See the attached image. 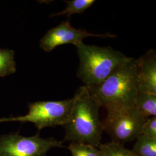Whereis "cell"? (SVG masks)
<instances>
[{"label":"cell","mask_w":156,"mask_h":156,"mask_svg":"<svg viewBox=\"0 0 156 156\" xmlns=\"http://www.w3.org/2000/svg\"><path fill=\"white\" fill-rule=\"evenodd\" d=\"M73 98L69 117L63 126L64 140L98 147L104 131L100 119V103L86 86L80 87Z\"/></svg>","instance_id":"obj_1"},{"label":"cell","mask_w":156,"mask_h":156,"mask_svg":"<svg viewBox=\"0 0 156 156\" xmlns=\"http://www.w3.org/2000/svg\"><path fill=\"white\" fill-rule=\"evenodd\" d=\"M98 149L101 156H137L133 151L125 148L122 144L113 141L100 144Z\"/></svg>","instance_id":"obj_13"},{"label":"cell","mask_w":156,"mask_h":156,"mask_svg":"<svg viewBox=\"0 0 156 156\" xmlns=\"http://www.w3.org/2000/svg\"><path fill=\"white\" fill-rule=\"evenodd\" d=\"M134 107L145 117L156 116V94L138 91L134 101Z\"/></svg>","instance_id":"obj_9"},{"label":"cell","mask_w":156,"mask_h":156,"mask_svg":"<svg viewBox=\"0 0 156 156\" xmlns=\"http://www.w3.org/2000/svg\"><path fill=\"white\" fill-rule=\"evenodd\" d=\"M73 98L62 101H37L28 105V113L22 116L1 118L0 123L31 122L40 131L46 127L64 126L67 123L73 106Z\"/></svg>","instance_id":"obj_4"},{"label":"cell","mask_w":156,"mask_h":156,"mask_svg":"<svg viewBox=\"0 0 156 156\" xmlns=\"http://www.w3.org/2000/svg\"><path fill=\"white\" fill-rule=\"evenodd\" d=\"M137 156H156V139L140 135L132 150Z\"/></svg>","instance_id":"obj_10"},{"label":"cell","mask_w":156,"mask_h":156,"mask_svg":"<svg viewBox=\"0 0 156 156\" xmlns=\"http://www.w3.org/2000/svg\"><path fill=\"white\" fill-rule=\"evenodd\" d=\"M97 37L101 38H116L115 34L107 33L96 34L88 33L85 30L73 28L69 23V20L64 21L59 25L49 30L41 39L39 46L46 52H50L56 47L66 44L75 46L83 42L86 38Z\"/></svg>","instance_id":"obj_7"},{"label":"cell","mask_w":156,"mask_h":156,"mask_svg":"<svg viewBox=\"0 0 156 156\" xmlns=\"http://www.w3.org/2000/svg\"><path fill=\"white\" fill-rule=\"evenodd\" d=\"M147 118L141 115L134 107L108 113L102 122L104 130L113 142L123 145L133 141L141 135L142 126Z\"/></svg>","instance_id":"obj_5"},{"label":"cell","mask_w":156,"mask_h":156,"mask_svg":"<svg viewBox=\"0 0 156 156\" xmlns=\"http://www.w3.org/2000/svg\"><path fill=\"white\" fill-rule=\"evenodd\" d=\"M136 71V60L131 57L101 83L87 87L108 113L130 108L138 92Z\"/></svg>","instance_id":"obj_2"},{"label":"cell","mask_w":156,"mask_h":156,"mask_svg":"<svg viewBox=\"0 0 156 156\" xmlns=\"http://www.w3.org/2000/svg\"><path fill=\"white\" fill-rule=\"evenodd\" d=\"M68 149L73 156H101L98 147L87 144L71 142Z\"/></svg>","instance_id":"obj_14"},{"label":"cell","mask_w":156,"mask_h":156,"mask_svg":"<svg viewBox=\"0 0 156 156\" xmlns=\"http://www.w3.org/2000/svg\"><path fill=\"white\" fill-rule=\"evenodd\" d=\"M14 51L0 49V76L4 77L16 72Z\"/></svg>","instance_id":"obj_12"},{"label":"cell","mask_w":156,"mask_h":156,"mask_svg":"<svg viewBox=\"0 0 156 156\" xmlns=\"http://www.w3.org/2000/svg\"><path fill=\"white\" fill-rule=\"evenodd\" d=\"M67 6L64 10L57 13H55L51 16H58L66 15L70 16L73 14H82L92 5L95 1L94 0H70L65 1Z\"/></svg>","instance_id":"obj_11"},{"label":"cell","mask_w":156,"mask_h":156,"mask_svg":"<svg viewBox=\"0 0 156 156\" xmlns=\"http://www.w3.org/2000/svg\"><path fill=\"white\" fill-rule=\"evenodd\" d=\"M62 147V141L53 138H42L39 133L29 137L18 133L0 137V156H46L50 149Z\"/></svg>","instance_id":"obj_6"},{"label":"cell","mask_w":156,"mask_h":156,"mask_svg":"<svg viewBox=\"0 0 156 156\" xmlns=\"http://www.w3.org/2000/svg\"><path fill=\"white\" fill-rule=\"evenodd\" d=\"M141 134L156 139V117H148L144 124Z\"/></svg>","instance_id":"obj_15"},{"label":"cell","mask_w":156,"mask_h":156,"mask_svg":"<svg viewBox=\"0 0 156 156\" xmlns=\"http://www.w3.org/2000/svg\"><path fill=\"white\" fill-rule=\"evenodd\" d=\"M79 59L78 76L87 87L104 82L116 68L131 57L111 47L84 44L75 46Z\"/></svg>","instance_id":"obj_3"},{"label":"cell","mask_w":156,"mask_h":156,"mask_svg":"<svg viewBox=\"0 0 156 156\" xmlns=\"http://www.w3.org/2000/svg\"><path fill=\"white\" fill-rule=\"evenodd\" d=\"M136 60L137 91L156 94V53L147 51Z\"/></svg>","instance_id":"obj_8"}]
</instances>
